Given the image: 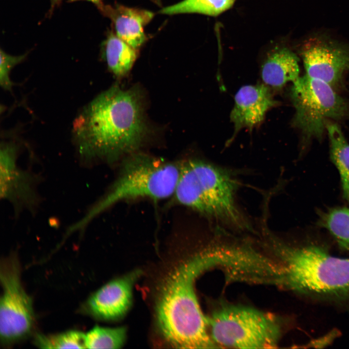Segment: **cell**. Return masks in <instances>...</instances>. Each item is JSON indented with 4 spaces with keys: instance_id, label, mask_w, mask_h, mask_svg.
<instances>
[{
    "instance_id": "16",
    "label": "cell",
    "mask_w": 349,
    "mask_h": 349,
    "mask_svg": "<svg viewBox=\"0 0 349 349\" xmlns=\"http://www.w3.org/2000/svg\"><path fill=\"white\" fill-rule=\"evenodd\" d=\"M326 129L330 141V158L340 176L343 197L349 203V143L337 124L329 121Z\"/></svg>"
},
{
    "instance_id": "18",
    "label": "cell",
    "mask_w": 349,
    "mask_h": 349,
    "mask_svg": "<svg viewBox=\"0 0 349 349\" xmlns=\"http://www.w3.org/2000/svg\"><path fill=\"white\" fill-rule=\"evenodd\" d=\"M236 0H184L162 8L159 13L166 15L198 13L217 16L230 9Z\"/></svg>"
},
{
    "instance_id": "15",
    "label": "cell",
    "mask_w": 349,
    "mask_h": 349,
    "mask_svg": "<svg viewBox=\"0 0 349 349\" xmlns=\"http://www.w3.org/2000/svg\"><path fill=\"white\" fill-rule=\"evenodd\" d=\"M102 55L109 69L114 75L120 77L130 70L137 53L136 49L118 37L114 32H110L103 43Z\"/></svg>"
},
{
    "instance_id": "21",
    "label": "cell",
    "mask_w": 349,
    "mask_h": 349,
    "mask_svg": "<svg viewBox=\"0 0 349 349\" xmlns=\"http://www.w3.org/2000/svg\"><path fill=\"white\" fill-rule=\"evenodd\" d=\"M0 84L5 90L11 91L13 86L10 79V73L13 68L22 62L27 53L19 56H13L0 49Z\"/></svg>"
},
{
    "instance_id": "6",
    "label": "cell",
    "mask_w": 349,
    "mask_h": 349,
    "mask_svg": "<svg viewBox=\"0 0 349 349\" xmlns=\"http://www.w3.org/2000/svg\"><path fill=\"white\" fill-rule=\"evenodd\" d=\"M207 322L214 343L228 348H275L282 332L280 321L275 315L240 305L221 307Z\"/></svg>"
},
{
    "instance_id": "2",
    "label": "cell",
    "mask_w": 349,
    "mask_h": 349,
    "mask_svg": "<svg viewBox=\"0 0 349 349\" xmlns=\"http://www.w3.org/2000/svg\"><path fill=\"white\" fill-rule=\"evenodd\" d=\"M209 247L171 265L158 286L155 319L163 339L173 348H217L207 331V319L194 290L198 276L213 264Z\"/></svg>"
},
{
    "instance_id": "13",
    "label": "cell",
    "mask_w": 349,
    "mask_h": 349,
    "mask_svg": "<svg viewBox=\"0 0 349 349\" xmlns=\"http://www.w3.org/2000/svg\"><path fill=\"white\" fill-rule=\"evenodd\" d=\"M99 11L111 20L116 35L134 49L147 40L144 27L153 18V13L118 4L104 5Z\"/></svg>"
},
{
    "instance_id": "19",
    "label": "cell",
    "mask_w": 349,
    "mask_h": 349,
    "mask_svg": "<svg viewBox=\"0 0 349 349\" xmlns=\"http://www.w3.org/2000/svg\"><path fill=\"white\" fill-rule=\"evenodd\" d=\"M127 337L125 327L116 328L95 326L86 333L87 349H119Z\"/></svg>"
},
{
    "instance_id": "8",
    "label": "cell",
    "mask_w": 349,
    "mask_h": 349,
    "mask_svg": "<svg viewBox=\"0 0 349 349\" xmlns=\"http://www.w3.org/2000/svg\"><path fill=\"white\" fill-rule=\"evenodd\" d=\"M20 268L15 254L1 261L0 301V335L5 344L19 341L31 333L35 317L32 298L21 281Z\"/></svg>"
},
{
    "instance_id": "17",
    "label": "cell",
    "mask_w": 349,
    "mask_h": 349,
    "mask_svg": "<svg viewBox=\"0 0 349 349\" xmlns=\"http://www.w3.org/2000/svg\"><path fill=\"white\" fill-rule=\"evenodd\" d=\"M318 225L326 228L340 248L349 251V207H337L319 214Z\"/></svg>"
},
{
    "instance_id": "1",
    "label": "cell",
    "mask_w": 349,
    "mask_h": 349,
    "mask_svg": "<svg viewBox=\"0 0 349 349\" xmlns=\"http://www.w3.org/2000/svg\"><path fill=\"white\" fill-rule=\"evenodd\" d=\"M139 92L114 85L99 94L81 110L72 128L74 143L82 161L108 162L133 153L147 127Z\"/></svg>"
},
{
    "instance_id": "14",
    "label": "cell",
    "mask_w": 349,
    "mask_h": 349,
    "mask_svg": "<svg viewBox=\"0 0 349 349\" xmlns=\"http://www.w3.org/2000/svg\"><path fill=\"white\" fill-rule=\"evenodd\" d=\"M299 59L286 48L275 49L269 53L261 67L263 83L271 89L278 90L299 77Z\"/></svg>"
},
{
    "instance_id": "7",
    "label": "cell",
    "mask_w": 349,
    "mask_h": 349,
    "mask_svg": "<svg viewBox=\"0 0 349 349\" xmlns=\"http://www.w3.org/2000/svg\"><path fill=\"white\" fill-rule=\"evenodd\" d=\"M290 95L295 110L293 124L306 141L320 140L329 119L349 112L347 103L332 86L306 74L292 83Z\"/></svg>"
},
{
    "instance_id": "5",
    "label": "cell",
    "mask_w": 349,
    "mask_h": 349,
    "mask_svg": "<svg viewBox=\"0 0 349 349\" xmlns=\"http://www.w3.org/2000/svg\"><path fill=\"white\" fill-rule=\"evenodd\" d=\"M236 179L212 164L190 159L180 165L175 200L202 214L235 226H246L235 201Z\"/></svg>"
},
{
    "instance_id": "22",
    "label": "cell",
    "mask_w": 349,
    "mask_h": 349,
    "mask_svg": "<svg viewBox=\"0 0 349 349\" xmlns=\"http://www.w3.org/2000/svg\"><path fill=\"white\" fill-rule=\"evenodd\" d=\"M79 0H85L91 2L94 4L99 10H100L104 5L102 0H67L69 2H72Z\"/></svg>"
},
{
    "instance_id": "20",
    "label": "cell",
    "mask_w": 349,
    "mask_h": 349,
    "mask_svg": "<svg viewBox=\"0 0 349 349\" xmlns=\"http://www.w3.org/2000/svg\"><path fill=\"white\" fill-rule=\"evenodd\" d=\"M34 343L42 349L86 348V334L75 330L48 335L37 334Z\"/></svg>"
},
{
    "instance_id": "3",
    "label": "cell",
    "mask_w": 349,
    "mask_h": 349,
    "mask_svg": "<svg viewBox=\"0 0 349 349\" xmlns=\"http://www.w3.org/2000/svg\"><path fill=\"white\" fill-rule=\"evenodd\" d=\"M275 245L278 279L286 288L310 299L349 302V258L333 256L315 243Z\"/></svg>"
},
{
    "instance_id": "23",
    "label": "cell",
    "mask_w": 349,
    "mask_h": 349,
    "mask_svg": "<svg viewBox=\"0 0 349 349\" xmlns=\"http://www.w3.org/2000/svg\"><path fill=\"white\" fill-rule=\"evenodd\" d=\"M63 0H50L51 4V8L49 12L50 14L56 7L58 6L62 2Z\"/></svg>"
},
{
    "instance_id": "12",
    "label": "cell",
    "mask_w": 349,
    "mask_h": 349,
    "mask_svg": "<svg viewBox=\"0 0 349 349\" xmlns=\"http://www.w3.org/2000/svg\"><path fill=\"white\" fill-rule=\"evenodd\" d=\"M279 104L271 89L263 83L242 86L235 95L230 115L234 125V136L242 129L252 130L259 126L267 112Z\"/></svg>"
},
{
    "instance_id": "11",
    "label": "cell",
    "mask_w": 349,
    "mask_h": 349,
    "mask_svg": "<svg viewBox=\"0 0 349 349\" xmlns=\"http://www.w3.org/2000/svg\"><path fill=\"white\" fill-rule=\"evenodd\" d=\"M141 272L135 270L105 284L88 299L83 306L84 311L101 320L123 317L131 305L133 286Z\"/></svg>"
},
{
    "instance_id": "10",
    "label": "cell",
    "mask_w": 349,
    "mask_h": 349,
    "mask_svg": "<svg viewBox=\"0 0 349 349\" xmlns=\"http://www.w3.org/2000/svg\"><path fill=\"white\" fill-rule=\"evenodd\" d=\"M301 54L306 75L333 87L341 82L349 70V48L322 36L307 40Z\"/></svg>"
},
{
    "instance_id": "9",
    "label": "cell",
    "mask_w": 349,
    "mask_h": 349,
    "mask_svg": "<svg viewBox=\"0 0 349 349\" xmlns=\"http://www.w3.org/2000/svg\"><path fill=\"white\" fill-rule=\"evenodd\" d=\"M18 150L13 142L0 144V197L11 204L16 214L24 209L33 213L40 202L38 178L18 165Z\"/></svg>"
},
{
    "instance_id": "4",
    "label": "cell",
    "mask_w": 349,
    "mask_h": 349,
    "mask_svg": "<svg viewBox=\"0 0 349 349\" xmlns=\"http://www.w3.org/2000/svg\"><path fill=\"white\" fill-rule=\"evenodd\" d=\"M180 172V165L174 163L143 153L130 154L107 192L80 220L68 227L69 232L84 231L95 217L123 200L140 198L160 200L173 195Z\"/></svg>"
}]
</instances>
